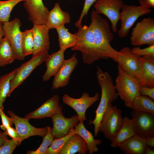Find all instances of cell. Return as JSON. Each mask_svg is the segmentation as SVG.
I'll return each instance as SVG.
<instances>
[{"instance_id": "1", "label": "cell", "mask_w": 154, "mask_h": 154, "mask_svg": "<svg viewBox=\"0 0 154 154\" xmlns=\"http://www.w3.org/2000/svg\"><path fill=\"white\" fill-rule=\"evenodd\" d=\"M89 26L93 33L99 60L110 58L117 62L118 51L111 46V42L113 39V35L107 20L102 17L95 10H93L91 14V23Z\"/></svg>"}, {"instance_id": "2", "label": "cell", "mask_w": 154, "mask_h": 154, "mask_svg": "<svg viewBox=\"0 0 154 154\" xmlns=\"http://www.w3.org/2000/svg\"><path fill=\"white\" fill-rule=\"evenodd\" d=\"M97 77L101 88V95L99 105L95 112V118L93 120H90L89 123L94 126L95 137L98 135L102 118L109 104L117 100L118 96L110 75L107 72H104L99 66H97Z\"/></svg>"}, {"instance_id": "3", "label": "cell", "mask_w": 154, "mask_h": 154, "mask_svg": "<svg viewBox=\"0 0 154 154\" xmlns=\"http://www.w3.org/2000/svg\"><path fill=\"white\" fill-rule=\"evenodd\" d=\"M117 69L115 86L116 91L125 106L133 110L135 99L140 95V86L135 77L126 72L118 64Z\"/></svg>"}, {"instance_id": "4", "label": "cell", "mask_w": 154, "mask_h": 154, "mask_svg": "<svg viewBox=\"0 0 154 154\" xmlns=\"http://www.w3.org/2000/svg\"><path fill=\"white\" fill-rule=\"evenodd\" d=\"M76 42L71 48L72 51H80L82 54L83 62L90 65L99 60L96 48L95 39L90 27L82 25L78 28Z\"/></svg>"}, {"instance_id": "5", "label": "cell", "mask_w": 154, "mask_h": 154, "mask_svg": "<svg viewBox=\"0 0 154 154\" xmlns=\"http://www.w3.org/2000/svg\"><path fill=\"white\" fill-rule=\"evenodd\" d=\"M122 111L112 103L109 104L103 116L99 129L105 137L111 142L122 123Z\"/></svg>"}, {"instance_id": "6", "label": "cell", "mask_w": 154, "mask_h": 154, "mask_svg": "<svg viewBox=\"0 0 154 154\" xmlns=\"http://www.w3.org/2000/svg\"><path fill=\"white\" fill-rule=\"evenodd\" d=\"M121 9L120 27L118 31L119 37L123 38L127 35L130 29L140 16L150 13L151 10L141 5L123 4Z\"/></svg>"}, {"instance_id": "7", "label": "cell", "mask_w": 154, "mask_h": 154, "mask_svg": "<svg viewBox=\"0 0 154 154\" xmlns=\"http://www.w3.org/2000/svg\"><path fill=\"white\" fill-rule=\"evenodd\" d=\"M131 44L134 46L154 44V20L144 18L133 28L130 38Z\"/></svg>"}, {"instance_id": "8", "label": "cell", "mask_w": 154, "mask_h": 154, "mask_svg": "<svg viewBox=\"0 0 154 154\" xmlns=\"http://www.w3.org/2000/svg\"><path fill=\"white\" fill-rule=\"evenodd\" d=\"M49 54L46 52L32 56V58L18 68L14 78L11 80L8 97L13 91L22 84L38 65L45 62Z\"/></svg>"}, {"instance_id": "9", "label": "cell", "mask_w": 154, "mask_h": 154, "mask_svg": "<svg viewBox=\"0 0 154 154\" xmlns=\"http://www.w3.org/2000/svg\"><path fill=\"white\" fill-rule=\"evenodd\" d=\"M124 4L122 0H96L94 3L95 11L103 14L110 21L113 31H117V24L120 20V10Z\"/></svg>"}, {"instance_id": "10", "label": "cell", "mask_w": 154, "mask_h": 154, "mask_svg": "<svg viewBox=\"0 0 154 154\" xmlns=\"http://www.w3.org/2000/svg\"><path fill=\"white\" fill-rule=\"evenodd\" d=\"M21 23L20 19L15 18L13 20L3 24L4 37L9 41L16 56V59L23 60L25 57L22 50Z\"/></svg>"}, {"instance_id": "11", "label": "cell", "mask_w": 154, "mask_h": 154, "mask_svg": "<svg viewBox=\"0 0 154 154\" xmlns=\"http://www.w3.org/2000/svg\"><path fill=\"white\" fill-rule=\"evenodd\" d=\"M131 114L136 135L147 139L154 137V115L132 110Z\"/></svg>"}, {"instance_id": "12", "label": "cell", "mask_w": 154, "mask_h": 154, "mask_svg": "<svg viewBox=\"0 0 154 154\" xmlns=\"http://www.w3.org/2000/svg\"><path fill=\"white\" fill-rule=\"evenodd\" d=\"M99 94L96 93L90 97L89 94L84 92L81 98H75L65 94L62 98L63 102L75 111L79 121H86L85 113L87 109L99 100Z\"/></svg>"}, {"instance_id": "13", "label": "cell", "mask_w": 154, "mask_h": 154, "mask_svg": "<svg viewBox=\"0 0 154 154\" xmlns=\"http://www.w3.org/2000/svg\"><path fill=\"white\" fill-rule=\"evenodd\" d=\"M7 113L13 120L21 142L32 136L38 135L44 137L46 134L48 126L37 128L30 123L29 119L27 118L21 117L11 111H9Z\"/></svg>"}, {"instance_id": "14", "label": "cell", "mask_w": 154, "mask_h": 154, "mask_svg": "<svg viewBox=\"0 0 154 154\" xmlns=\"http://www.w3.org/2000/svg\"><path fill=\"white\" fill-rule=\"evenodd\" d=\"M141 57L133 53L129 47H125L118 51L117 62L123 70L137 80L141 70Z\"/></svg>"}, {"instance_id": "15", "label": "cell", "mask_w": 154, "mask_h": 154, "mask_svg": "<svg viewBox=\"0 0 154 154\" xmlns=\"http://www.w3.org/2000/svg\"><path fill=\"white\" fill-rule=\"evenodd\" d=\"M53 127L51 133L54 139L66 136L74 129L79 121L77 115L66 117L63 114H57L52 117Z\"/></svg>"}, {"instance_id": "16", "label": "cell", "mask_w": 154, "mask_h": 154, "mask_svg": "<svg viewBox=\"0 0 154 154\" xmlns=\"http://www.w3.org/2000/svg\"><path fill=\"white\" fill-rule=\"evenodd\" d=\"M59 97L53 95L34 111L27 114L24 117L31 119H42L52 117L57 114H63L62 108L59 104Z\"/></svg>"}, {"instance_id": "17", "label": "cell", "mask_w": 154, "mask_h": 154, "mask_svg": "<svg viewBox=\"0 0 154 154\" xmlns=\"http://www.w3.org/2000/svg\"><path fill=\"white\" fill-rule=\"evenodd\" d=\"M78 63L75 54L64 60L59 70L54 76L51 90L64 87L68 84L71 74Z\"/></svg>"}, {"instance_id": "18", "label": "cell", "mask_w": 154, "mask_h": 154, "mask_svg": "<svg viewBox=\"0 0 154 154\" xmlns=\"http://www.w3.org/2000/svg\"><path fill=\"white\" fill-rule=\"evenodd\" d=\"M23 5L33 25L46 24L49 11L42 0H25Z\"/></svg>"}, {"instance_id": "19", "label": "cell", "mask_w": 154, "mask_h": 154, "mask_svg": "<svg viewBox=\"0 0 154 154\" xmlns=\"http://www.w3.org/2000/svg\"><path fill=\"white\" fill-rule=\"evenodd\" d=\"M32 29L34 43L32 56L48 51L50 47L49 29L45 24L34 25Z\"/></svg>"}, {"instance_id": "20", "label": "cell", "mask_w": 154, "mask_h": 154, "mask_svg": "<svg viewBox=\"0 0 154 154\" xmlns=\"http://www.w3.org/2000/svg\"><path fill=\"white\" fill-rule=\"evenodd\" d=\"M140 62L141 70L137 79L140 86L154 87V56H141Z\"/></svg>"}, {"instance_id": "21", "label": "cell", "mask_w": 154, "mask_h": 154, "mask_svg": "<svg viewBox=\"0 0 154 154\" xmlns=\"http://www.w3.org/2000/svg\"><path fill=\"white\" fill-rule=\"evenodd\" d=\"M71 21L70 15L63 11L58 3H56L53 9L49 11L45 25L49 29H56Z\"/></svg>"}, {"instance_id": "22", "label": "cell", "mask_w": 154, "mask_h": 154, "mask_svg": "<svg viewBox=\"0 0 154 154\" xmlns=\"http://www.w3.org/2000/svg\"><path fill=\"white\" fill-rule=\"evenodd\" d=\"M65 51L60 49L58 51L48 55L45 61L46 69L42 76L43 81H48L56 73L65 60Z\"/></svg>"}, {"instance_id": "23", "label": "cell", "mask_w": 154, "mask_h": 154, "mask_svg": "<svg viewBox=\"0 0 154 154\" xmlns=\"http://www.w3.org/2000/svg\"><path fill=\"white\" fill-rule=\"evenodd\" d=\"M88 151L85 141L76 133L68 140L58 154H85Z\"/></svg>"}, {"instance_id": "24", "label": "cell", "mask_w": 154, "mask_h": 154, "mask_svg": "<svg viewBox=\"0 0 154 154\" xmlns=\"http://www.w3.org/2000/svg\"><path fill=\"white\" fill-rule=\"evenodd\" d=\"M146 146V139L135 135L118 147L126 154H144Z\"/></svg>"}, {"instance_id": "25", "label": "cell", "mask_w": 154, "mask_h": 154, "mask_svg": "<svg viewBox=\"0 0 154 154\" xmlns=\"http://www.w3.org/2000/svg\"><path fill=\"white\" fill-rule=\"evenodd\" d=\"M135 135L131 119L128 117L123 118L122 123L113 141L112 147L116 148L124 141Z\"/></svg>"}, {"instance_id": "26", "label": "cell", "mask_w": 154, "mask_h": 154, "mask_svg": "<svg viewBox=\"0 0 154 154\" xmlns=\"http://www.w3.org/2000/svg\"><path fill=\"white\" fill-rule=\"evenodd\" d=\"M83 121H79L74 127L76 133L80 136L84 140L89 154L98 152L99 148L97 145L100 144L102 141L100 139H95L91 132L85 127Z\"/></svg>"}, {"instance_id": "27", "label": "cell", "mask_w": 154, "mask_h": 154, "mask_svg": "<svg viewBox=\"0 0 154 154\" xmlns=\"http://www.w3.org/2000/svg\"><path fill=\"white\" fill-rule=\"evenodd\" d=\"M58 35V41L60 49L66 50L68 48H71L75 44L77 40L76 33H70L63 25L56 29Z\"/></svg>"}, {"instance_id": "28", "label": "cell", "mask_w": 154, "mask_h": 154, "mask_svg": "<svg viewBox=\"0 0 154 154\" xmlns=\"http://www.w3.org/2000/svg\"><path fill=\"white\" fill-rule=\"evenodd\" d=\"M15 59V54L9 41L4 37L0 44V66L10 64Z\"/></svg>"}, {"instance_id": "29", "label": "cell", "mask_w": 154, "mask_h": 154, "mask_svg": "<svg viewBox=\"0 0 154 154\" xmlns=\"http://www.w3.org/2000/svg\"><path fill=\"white\" fill-rule=\"evenodd\" d=\"M18 68L0 77V108L4 109L3 104L9 93L10 83L14 78Z\"/></svg>"}, {"instance_id": "30", "label": "cell", "mask_w": 154, "mask_h": 154, "mask_svg": "<svg viewBox=\"0 0 154 154\" xmlns=\"http://www.w3.org/2000/svg\"><path fill=\"white\" fill-rule=\"evenodd\" d=\"M133 110L154 115V100L147 96L140 95L134 100Z\"/></svg>"}, {"instance_id": "31", "label": "cell", "mask_w": 154, "mask_h": 154, "mask_svg": "<svg viewBox=\"0 0 154 154\" xmlns=\"http://www.w3.org/2000/svg\"><path fill=\"white\" fill-rule=\"evenodd\" d=\"M25 0H0V23L3 24L9 21L11 13L18 4Z\"/></svg>"}, {"instance_id": "32", "label": "cell", "mask_w": 154, "mask_h": 154, "mask_svg": "<svg viewBox=\"0 0 154 154\" xmlns=\"http://www.w3.org/2000/svg\"><path fill=\"white\" fill-rule=\"evenodd\" d=\"M21 47L23 54L25 57L33 54L34 43L32 29L22 32Z\"/></svg>"}, {"instance_id": "33", "label": "cell", "mask_w": 154, "mask_h": 154, "mask_svg": "<svg viewBox=\"0 0 154 154\" xmlns=\"http://www.w3.org/2000/svg\"><path fill=\"white\" fill-rule=\"evenodd\" d=\"M75 133L74 129L66 136L54 139L51 145L48 148L45 154H58L68 140Z\"/></svg>"}, {"instance_id": "34", "label": "cell", "mask_w": 154, "mask_h": 154, "mask_svg": "<svg viewBox=\"0 0 154 154\" xmlns=\"http://www.w3.org/2000/svg\"><path fill=\"white\" fill-rule=\"evenodd\" d=\"M52 128L48 127L46 134L43 137L42 142L40 146L35 151H27L29 154H45L48 148L51 145L54 137L51 133Z\"/></svg>"}, {"instance_id": "35", "label": "cell", "mask_w": 154, "mask_h": 154, "mask_svg": "<svg viewBox=\"0 0 154 154\" xmlns=\"http://www.w3.org/2000/svg\"><path fill=\"white\" fill-rule=\"evenodd\" d=\"M20 144L18 140L7 139L4 144L0 147V154H12L17 147Z\"/></svg>"}, {"instance_id": "36", "label": "cell", "mask_w": 154, "mask_h": 154, "mask_svg": "<svg viewBox=\"0 0 154 154\" xmlns=\"http://www.w3.org/2000/svg\"><path fill=\"white\" fill-rule=\"evenodd\" d=\"M131 50L133 53L140 56L146 55L154 56V44L143 48H141L139 46L135 47Z\"/></svg>"}, {"instance_id": "37", "label": "cell", "mask_w": 154, "mask_h": 154, "mask_svg": "<svg viewBox=\"0 0 154 154\" xmlns=\"http://www.w3.org/2000/svg\"><path fill=\"white\" fill-rule=\"evenodd\" d=\"M96 0H85L83 8L78 20L76 22L75 26L79 28L82 25V22L84 17L87 15L88 12L92 5L94 4Z\"/></svg>"}, {"instance_id": "38", "label": "cell", "mask_w": 154, "mask_h": 154, "mask_svg": "<svg viewBox=\"0 0 154 154\" xmlns=\"http://www.w3.org/2000/svg\"><path fill=\"white\" fill-rule=\"evenodd\" d=\"M0 116L1 118L2 124L1 125V128L4 131L10 126L13 125V122L12 119L6 116L3 110L0 108Z\"/></svg>"}, {"instance_id": "39", "label": "cell", "mask_w": 154, "mask_h": 154, "mask_svg": "<svg viewBox=\"0 0 154 154\" xmlns=\"http://www.w3.org/2000/svg\"><path fill=\"white\" fill-rule=\"evenodd\" d=\"M140 95L147 96L154 100V87L140 86Z\"/></svg>"}, {"instance_id": "40", "label": "cell", "mask_w": 154, "mask_h": 154, "mask_svg": "<svg viewBox=\"0 0 154 154\" xmlns=\"http://www.w3.org/2000/svg\"><path fill=\"white\" fill-rule=\"evenodd\" d=\"M4 131L7 135L10 137L12 139L19 140L21 143L20 138L16 129L10 126Z\"/></svg>"}, {"instance_id": "41", "label": "cell", "mask_w": 154, "mask_h": 154, "mask_svg": "<svg viewBox=\"0 0 154 154\" xmlns=\"http://www.w3.org/2000/svg\"><path fill=\"white\" fill-rule=\"evenodd\" d=\"M140 5L148 8H154V0H138Z\"/></svg>"}, {"instance_id": "42", "label": "cell", "mask_w": 154, "mask_h": 154, "mask_svg": "<svg viewBox=\"0 0 154 154\" xmlns=\"http://www.w3.org/2000/svg\"><path fill=\"white\" fill-rule=\"evenodd\" d=\"M8 139L5 132L0 130V147L5 143L6 140Z\"/></svg>"}, {"instance_id": "43", "label": "cell", "mask_w": 154, "mask_h": 154, "mask_svg": "<svg viewBox=\"0 0 154 154\" xmlns=\"http://www.w3.org/2000/svg\"><path fill=\"white\" fill-rule=\"evenodd\" d=\"M147 146L153 147H154V137H151L146 139Z\"/></svg>"}, {"instance_id": "44", "label": "cell", "mask_w": 154, "mask_h": 154, "mask_svg": "<svg viewBox=\"0 0 154 154\" xmlns=\"http://www.w3.org/2000/svg\"><path fill=\"white\" fill-rule=\"evenodd\" d=\"M154 148L147 146L144 151V154H154Z\"/></svg>"}, {"instance_id": "45", "label": "cell", "mask_w": 154, "mask_h": 154, "mask_svg": "<svg viewBox=\"0 0 154 154\" xmlns=\"http://www.w3.org/2000/svg\"><path fill=\"white\" fill-rule=\"evenodd\" d=\"M4 37V33L3 28V24L0 23V44Z\"/></svg>"}]
</instances>
